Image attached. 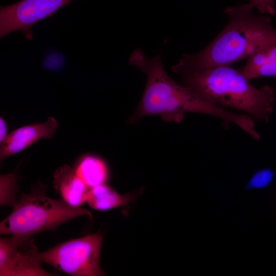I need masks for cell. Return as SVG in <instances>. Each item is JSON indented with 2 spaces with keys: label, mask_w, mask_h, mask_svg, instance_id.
I'll return each mask as SVG.
<instances>
[{
  "label": "cell",
  "mask_w": 276,
  "mask_h": 276,
  "mask_svg": "<svg viewBox=\"0 0 276 276\" xmlns=\"http://www.w3.org/2000/svg\"><path fill=\"white\" fill-rule=\"evenodd\" d=\"M18 189L17 178L13 173L2 175L0 176L1 206L13 207L17 202L16 193Z\"/></svg>",
  "instance_id": "4fadbf2b"
},
{
  "label": "cell",
  "mask_w": 276,
  "mask_h": 276,
  "mask_svg": "<svg viewBox=\"0 0 276 276\" xmlns=\"http://www.w3.org/2000/svg\"><path fill=\"white\" fill-rule=\"evenodd\" d=\"M129 63L138 67L147 76L143 95L129 120L130 123H134L144 117L156 114L165 122L179 123L186 113L195 112L218 118L226 129L231 124L245 133L253 129L254 122L249 116L208 103L189 88L173 80L164 68L161 53L149 58L141 49H136L131 54Z\"/></svg>",
  "instance_id": "6da1fadb"
},
{
  "label": "cell",
  "mask_w": 276,
  "mask_h": 276,
  "mask_svg": "<svg viewBox=\"0 0 276 276\" xmlns=\"http://www.w3.org/2000/svg\"><path fill=\"white\" fill-rule=\"evenodd\" d=\"M103 238L96 233L71 239L39 252V257L42 262L71 275H104L100 265Z\"/></svg>",
  "instance_id": "5b68a950"
},
{
  "label": "cell",
  "mask_w": 276,
  "mask_h": 276,
  "mask_svg": "<svg viewBox=\"0 0 276 276\" xmlns=\"http://www.w3.org/2000/svg\"><path fill=\"white\" fill-rule=\"evenodd\" d=\"M247 4L262 14H274L276 11L275 0H250Z\"/></svg>",
  "instance_id": "9a60e30c"
},
{
  "label": "cell",
  "mask_w": 276,
  "mask_h": 276,
  "mask_svg": "<svg viewBox=\"0 0 276 276\" xmlns=\"http://www.w3.org/2000/svg\"><path fill=\"white\" fill-rule=\"evenodd\" d=\"M135 197L133 194L121 195L105 183L89 189L86 202L95 210H108L124 205Z\"/></svg>",
  "instance_id": "8fae6325"
},
{
  "label": "cell",
  "mask_w": 276,
  "mask_h": 276,
  "mask_svg": "<svg viewBox=\"0 0 276 276\" xmlns=\"http://www.w3.org/2000/svg\"><path fill=\"white\" fill-rule=\"evenodd\" d=\"M58 127L57 120L49 117L44 123L22 126L12 131L1 143V161L25 150L40 139H52Z\"/></svg>",
  "instance_id": "ba28073f"
},
{
  "label": "cell",
  "mask_w": 276,
  "mask_h": 276,
  "mask_svg": "<svg viewBox=\"0 0 276 276\" xmlns=\"http://www.w3.org/2000/svg\"><path fill=\"white\" fill-rule=\"evenodd\" d=\"M74 170L89 188L105 183L108 178V171L105 163L94 155L82 157L77 163Z\"/></svg>",
  "instance_id": "7c38bea8"
},
{
  "label": "cell",
  "mask_w": 276,
  "mask_h": 276,
  "mask_svg": "<svg viewBox=\"0 0 276 276\" xmlns=\"http://www.w3.org/2000/svg\"><path fill=\"white\" fill-rule=\"evenodd\" d=\"M46 188L38 184L29 194H21L11 213L0 223L1 235L32 236L44 231H53L59 225L84 215L91 216L87 210L71 206L62 199H55L45 195Z\"/></svg>",
  "instance_id": "277c9868"
},
{
  "label": "cell",
  "mask_w": 276,
  "mask_h": 276,
  "mask_svg": "<svg viewBox=\"0 0 276 276\" xmlns=\"http://www.w3.org/2000/svg\"><path fill=\"white\" fill-rule=\"evenodd\" d=\"M53 185L61 199L70 205L80 207L86 202L90 188L68 165L65 164L56 170Z\"/></svg>",
  "instance_id": "9c48e42d"
},
{
  "label": "cell",
  "mask_w": 276,
  "mask_h": 276,
  "mask_svg": "<svg viewBox=\"0 0 276 276\" xmlns=\"http://www.w3.org/2000/svg\"><path fill=\"white\" fill-rule=\"evenodd\" d=\"M7 124L5 121L1 117L0 118V143H1L7 136Z\"/></svg>",
  "instance_id": "2e32d148"
},
{
  "label": "cell",
  "mask_w": 276,
  "mask_h": 276,
  "mask_svg": "<svg viewBox=\"0 0 276 276\" xmlns=\"http://www.w3.org/2000/svg\"><path fill=\"white\" fill-rule=\"evenodd\" d=\"M248 4L228 6L224 12L228 21L216 38L202 50L185 54L172 67L181 73L227 65L248 58L264 45L276 39V29L269 16L254 14Z\"/></svg>",
  "instance_id": "7a4b0ae2"
},
{
  "label": "cell",
  "mask_w": 276,
  "mask_h": 276,
  "mask_svg": "<svg viewBox=\"0 0 276 276\" xmlns=\"http://www.w3.org/2000/svg\"><path fill=\"white\" fill-rule=\"evenodd\" d=\"M39 252L32 236L0 238L1 276H51L41 268Z\"/></svg>",
  "instance_id": "8992f818"
},
{
  "label": "cell",
  "mask_w": 276,
  "mask_h": 276,
  "mask_svg": "<svg viewBox=\"0 0 276 276\" xmlns=\"http://www.w3.org/2000/svg\"><path fill=\"white\" fill-rule=\"evenodd\" d=\"M74 0H21L0 7V37L16 31L29 40L32 38V28L41 20L53 14Z\"/></svg>",
  "instance_id": "52a82bcc"
},
{
  "label": "cell",
  "mask_w": 276,
  "mask_h": 276,
  "mask_svg": "<svg viewBox=\"0 0 276 276\" xmlns=\"http://www.w3.org/2000/svg\"><path fill=\"white\" fill-rule=\"evenodd\" d=\"M273 174V172L269 168L256 171L246 184L245 190L262 189L267 187L272 181Z\"/></svg>",
  "instance_id": "5bb4252c"
},
{
  "label": "cell",
  "mask_w": 276,
  "mask_h": 276,
  "mask_svg": "<svg viewBox=\"0 0 276 276\" xmlns=\"http://www.w3.org/2000/svg\"><path fill=\"white\" fill-rule=\"evenodd\" d=\"M239 70L248 80L276 77V39L264 45L247 58Z\"/></svg>",
  "instance_id": "30bf717a"
},
{
  "label": "cell",
  "mask_w": 276,
  "mask_h": 276,
  "mask_svg": "<svg viewBox=\"0 0 276 276\" xmlns=\"http://www.w3.org/2000/svg\"><path fill=\"white\" fill-rule=\"evenodd\" d=\"M182 85L211 104L231 108L259 122H268L273 112L274 89L253 86L230 66L207 68L179 74Z\"/></svg>",
  "instance_id": "3957f363"
}]
</instances>
